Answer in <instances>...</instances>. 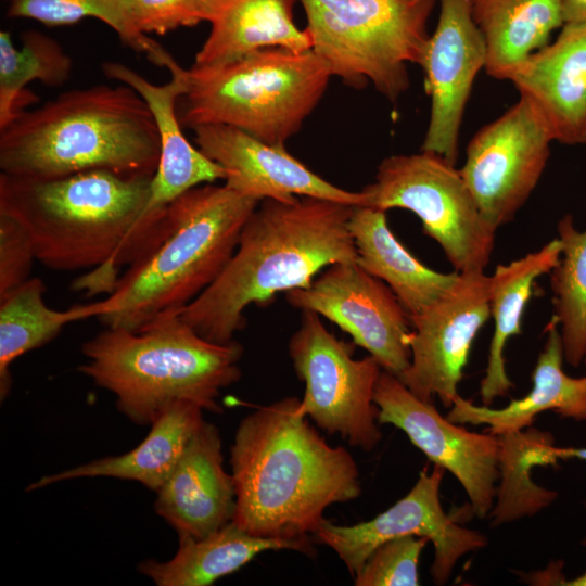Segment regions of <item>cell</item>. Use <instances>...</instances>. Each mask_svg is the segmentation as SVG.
<instances>
[{
    "instance_id": "obj_4",
    "label": "cell",
    "mask_w": 586,
    "mask_h": 586,
    "mask_svg": "<svg viewBox=\"0 0 586 586\" xmlns=\"http://www.w3.org/2000/svg\"><path fill=\"white\" fill-rule=\"evenodd\" d=\"M160 151L149 105L124 84L63 92L0 129L1 173L22 178L89 170L153 176Z\"/></svg>"
},
{
    "instance_id": "obj_12",
    "label": "cell",
    "mask_w": 586,
    "mask_h": 586,
    "mask_svg": "<svg viewBox=\"0 0 586 586\" xmlns=\"http://www.w3.org/2000/svg\"><path fill=\"white\" fill-rule=\"evenodd\" d=\"M444 473L435 464L431 472L424 468L412 488L375 518L354 525L324 520L313 536L337 553L353 577L381 544L405 535L425 537L434 547L432 579L444 585L460 558L487 545L482 533L461 526L444 511L440 495Z\"/></svg>"
},
{
    "instance_id": "obj_19",
    "label": "cell",
    "mask_w": 586,
    "mask_h": 586,
    "mask_svg": "<svg viewBox=\"0 0 586 586\" xmlns=\"http://www.w3.org/2000/svg\"><path fill=\"white\" fill-rule=\"evenodd\" d=\"M103 74L136 90L154 116L160 136V160L151 182V193L141 219L162 215L167 205L189 189L225 180V170L182 132L177 103L188 88V69L175 62L168 71L170 80L156 85L129 66L114 61L101 64Z\"/></svg>"
},
{
    "instance_id": "obj_10",
    "label": "cell",
    "mask_w": 586,
    "mask_h": 586,
    "mask_svg": "<svg viewBox=\"0 0 586 586\" xmlns=\"http://www.w3.org/2000/svg\"><path fill=\"white\" fill-rule=\"evenodd\" d=\"M302 311L289 342L293 367L305 383L302 412L328 434L373 450L382 438L373 400L382 368L370 355L354 359L351 346L326 329L320 315Z\"/></svg>"
},
{
    "instance_id": "obj_5",
    "label": "cell",
    "mask_w": 586,
    "mask_h": 586,
    "mask_svg": "<svg viewBox=\"0 0 586 586\" xmlns=\"http://www.w3.org/2000/svg\"><path fill=\"white\" fill-rule=\"evenodd\" d=\"M259 202L226 184L203 183L180 194L166 207L158 240L118 277L97 319L138 332L180 313L222 272Z\"/></svg>"
},
{
    "instance_id": "obj_27",
    "label": "cell",
    "mask_w": 586,
    "mask_h": 586,
    "mask_svg": "<svg viewBox=\"0 0 586 586\" xmlns=\"http://www.w3.org/2000/svg\"><path fill=\"white\" fill-rule=\"evenodd\" d=\"M472 12L486 43L484 69L500 80L564 25L563 0H473Z\"/></svg>"
},
{
    "instance_id": "obj_26",
    "label": "cell",
    "mask_w": 586,
    "mask_h": 586,
    "mask_svg": "<svg viewBox=\"0 0 586 586\" xmlns=\"http://www.w3.org/2000/svg\"><path fill=\"white\" fill-rule=\"evenodd\" d=\"M561 254L560 240L553 239L537 251L508 264H499L491 277V317L494 332L489 344L487 365L480 383L483 405L508 395L512 382L507 374L505 347L507 342L522 332V317L533 293L536 280L549 273Z\"/></svg>"
},
{
    "instance_id": "obj_17",
    "label": "cell",
    "mask_w": 586,
    "mask_h": 586,
    "mask_svg": "<svg viewBox=\"0 0 586 586\" xmlns=\"http://www.w3.org/2000/svg\"><path fill=\"white\" fill-rule=\"evenodd\" d=\"M193 131L198 149L225 170V184L243 195L283 202L314 196L362 205L360 191L330 183L285 146L268 144L228 125H203Z\"/></svg>"
},
{
    "instance_id": "obj_23",
    "label": "cell",
    "mask_w": 586,
    "mask_h": 586,
    "mask_svg": "<svg viewBox=\"0 0 586 586\" xmlns=\"http://www.w3.org/2000/svg\"><path fill=\"white\" fill-rule=\"evenodd\" d=\"M203 422L201 406L187 400L175 402L150 424V432L133 449L44 475L31 483L27 491L61 481L105 476L136 481L156 493L176 468Z\"/></svg>"
},
{
    "instance_id": "obj_20",
    "label": "cell",
    "mask_w": 586,
    "mask_h": 586,
    "mask_svg": "<svg viewBox=\"0 0 586 586\" xmlns=\"http://www.w3.org/2000/svg\"><path fill=\"white\" fill-rule=\"evenodd\" d=\"M155 511L179 538H201L233 521L235 486L224 468L218 429L204 420L156 492Z\"/></svg>"
},
{
    "instance_id": "obj_1",
    "label": "cell",
    "mask_w": 586,
    "mask_h": 586,
    "mask_svg": "<svg viewBox=\"0 0 586 586\" xmlns=\"http://www.w3.org/2000/svg\"><path fill=\"white\" fill-rule=\"evenodd\" d=\"M153 176L89 170L52 179L0 174V214L17 220L36 258L60 271L91 269L73 283L110 294L123 266L155 241L141 226Z\"/></svg>"
},
{
    "instance_id": "obj_13",
    "label": "cell",
    "mask_w": 586,
    "mask_h": 586,
    "mask_svg": "<svg viewBox=\"0 0 586 586\" xmlns=\"http://www.w3.org/2000/svg\"><path fill=\"white\" fill-rule=\"evenodd\" d=\"M285 298L337 324L382 370L399 379L408 369L410 317L388 285L357 262L327 267L310 286L288 291Z\"/></svg>"
},
{
    "instance_id": "obj_39",
    "label": "cell",
    "mask_w": 586,
    "mask_h": 586,
    "mask_svg": "<svg viewBox=\"0 0 586 586\" xmlns=\"http://www.w3.org/2000/svg\"><path fill=\"white\" fill-rule=\"evenodd\" d=\"M581 544L586 547V537L581 542ZM564 586H586V571L582 574L575 576L574 578H565L562 583Z\"/></svg>"
},
{
    "instance_id": "obj_35",
    "label": "cell",
    "mask_w": 586,
    "mask_h": 586,
    "mask_svg": "<svg viewBox=\"0 0 586 586\" xmlns=\"http://www.w3.org/2000/svg\"><path fill=\"white\" fill-rule=\"evenodd\" d=\"M35 259L26 229L11 216L0 214V297L31 278Z\"/></svg>"
},
{
    "instance_id": "obj_18",
    "label": "cell",
    "mask_w": 586,
    "mask_h": 586,
    "mask_svg": "<svg viewBox=\"0 0 586 586\" xmlns=\"http://www.w3.org/2000/svg\"><path fill=\"white\" fill-rule=\"evenodd\" d=\"M507 80L553 141L586 144V22L564 23L555 41L530 54Z\"/></svg>"
},
{
    "instance_id": "obj_38",
    "label": "cell",
    "mask_w": 586,
    "mask_h": 586,
    "mask_svg": "<svg viewBox=\"0 0 586 586\" xmlns=\"http://www.w3.org/2000/svg\"><path fill=\"white\" fill-rule=\"evenodd\" d=\"M560 459L576 458L586 461V447H559Z\"/></svg>"
},
{
    "instance_id": "obj_40",
    "label": "cell",
    "mask_w": 586,
    "mask_h": 586,
    "mask_svg": "<svg viewBox=\"0 0 586 586\" xmlns=\"http://www.w3.org/2000/svg\"><path fill=\"white\" fill-rule=\"evenodd\" d=\"M584 364L586 365V357H585Z\"/></svg>"
},
{
    "instance_id": "obj_21",
    "label": "cell",
    "mask_w": 586,
    "mask_h": 586,
    "mask_svg": "<svg viewBox=\"0 0 586 586\" xmlns=\"http://www.w3.org/2000/svg\"><path fill=\"white\" fill-rule=\"evenodd\" d=\"M545 331L544 347L532 372L533 386L525 396L495 409L486 405H474L459 395L446 417L461 425H487L488 433L494 435L525 430L544 411L585 421L586 375L571 377L563 370V347L553 319L546 326Z\"/></svg>"
},
{
    "instance_id": "obj_24",
    "label": "cell",
    "mask_w": 586,
    "mask_h": 586,
    "mask_svg": "<svg viewBox=\"0 0 586 586\" xmlns=\"http://www.w3.org/2000/svg\"><path fill=\"white\" fill-rule=\"evenodd\" d=\"M296 0H216L209 34L196 52L194 66H214L265 48L311 49L306 29L293 17Z\"/></svg>"
},
{
    "instance_id": "obj_16",
    "label": "cell",
    "mask_w": 586,
    "mask_h": 586,
    "mask_svg": "<svg viewBox=\"0 0 586 586\" xmlns=\"http://www.w3.org/2000/svg\"><path fill=\"white\" fill-rule=\"evenodd\" d=\"M437 1V25L421 65L431 100L421 150L436 153L456 165L466 106L474 80L486 65L487 49L473 17V0Z\"/></svg>"
},
{
    "instance_id": "obj_33",
    "label": "cell",
    "mask_w": 586,
    "mask_h": 586,
    "mask_svg": "<svg viewBox=\"0 0 586 586\" xmlns=\"http://www.w3.org/2000/svg\"><path fill=\"white\" fill-rule=\"evenodd\" d=\"M429 539L405 535L375 548L356 573V586H418L419 559Z\"/></svg>"
},
{
    "instance_id": "obj_28",
    "label": "cell",
    "mask_w": 586,
    "mask_h": 586,
    "mask_svg": "<svg viewBox=\"0 0 586 586\" xmlns=\"http://www.w3.org/2000/svg\"><path fill=\"white\" fill-rule=\"evenodd\" d=\"M46 285L40 278L26 282L0 297V398L12 386L10 366L20 356L39 348L74 321L98 318L102 304L94 302L58 310L46 305Z\"/></svg>"
},
{
    "instance_id": "obj_36",
    "label": "cell",
    "mask_w": 586,
    "mask_h": 586,
    "mask_svg": "<svg viewBox=\"0 0 586 586\" xmlns=\"http://www.w3.org/2000/svg\"><path fill=\"white\" fill-rule=\"evenodd\" d=\"M564 563L562 561H556L550 563L545 570L520 573V577L523 582L530 585H562L566 578L563 574Z\"/></svg>"
},
{
    "instance_id": "obj_37",
    "label": "cell",
    "mask_w": 586,
    "mask_h": 586,
    "mask_svg": "<svg viewBox=\"0 0 586 586\" xmlns=\"http://www.w3.org/2000/svg\"><path fill=\"white\" fill-rule=\"evenodd\" d=\"M564 23L586 22V0H563Z\"/></svg>"
},
{
    "instance_id": "obj_29",
    "label": "cell",
    "mask_w": 586,
    "mask_h": 586,
    "mask_svg": "<svg viewBox=\"0 0 586 586\" xmlns=\"http://www.w3.org/2000/svg\"><path fill=\"white\" fill-rule=\"evenodd\" d=\"M497 436L499 484L488 514L493 526L534 515L550 506L558 493L535 484L532 469L560 460L559 447L550 433L530 426Z\"/></svg>"
},
{
    "instance_id": "obj_8",
    "label": "cell",
    "mask_w": 586,
    "mask_h": 586,
    "mask_svg": "<svg viewBox=\"0 0 586 586\" xmlns=\"http://www.w3.org/2000/svg\"><path fill=\"white\" fill-rule=\"evenodd\" d=\"M311 50L349 87L368 82L396 102L422 65L437 0H300Z\"/></svg>"
},
{
    "instance_id": "obj_15",
    "label": "cell",
    "mask_w": 586,
    "mask_h": 586,
    "mask_svg": "<svg viewBox=\"0 0 586 586\" xmlns=\"http://www.w3.org/2000/svg\"><path fill=\"white\" fill-rule=\"evenodd\" d=\"M456 284L410 319L411 359L399 380L419 398L437 396L450 408L472 343L491 317V277L484 270L459 272Z\"/></svg>"
},
{
    "instance_id": "obj_6",
    "label": "cell",
    "mask_w": 586,
    "mask_h": 586,
    "mask_svg": "<svg viewBox=\"0 0 586 586\" xmlns=\"http://www.w3.org/2000/svg\"><path fill=\"white\" fill-rule=\"evenodd\" d=\"M79 371L111 392L117 409L150 425L170 404L187 400L221 412L220 391L241 378L242 345L198 334L180 313L163 315L140 331L105 328L85 342Z\"/></svg>"
},
{
    "instance_id": "obj_11",
    "label": "cell",
    "mask_w": 586,
    "mask_h": 586,
    "mask_svg": "<svg viewBox=\"0 0 586 586\" xmlns=\"http://www.w3.org/2000/svg\"><path fill=\"white\" fill-rule=\"evenodd\" d=\"M552 141L544 122L521 97L469 141L460 173L495 228L512 221L537 187Z\"/></svg>"
},
{
    "instance_id": "obj_7",
    "label": "cell",
    "mask_w": 586,
    "mask_h": 586,
    "mask_svg": "<svg viewBox=\"0 0 586 586\" xmlns=\"http://www.w3.org/2000/svg\"><path fill=\"white\" fill-rule=\"evenodd\" d=\"M332 72L311 49L265 48L238 60L188 69L179 99L182 128L228 125L285 146L323 97Z\"/></svg>"
},
{
    "instance_id": "obj_3",
    "label": "cell",
    "mask_w": 586,
    "mask_h": 586,
    "mask_svg": "<svg viewBox=\"0 0 586 586\" xmlns=\"http://www.w3.org/2000/svg\"><path fill=\"white\" fill-rule=\"evenodd\" d=\"M355 206L314 196L262 200L222 272L180 317L211 342L233 341L245 324L249 305L308 288L333 264L357 262L348 226Z\"/></svg>"
},
{
    "instance_id": "obj_9",
    "label": "cell",
    "mask_w": 586,
    "mask_h": 586,
    "mask_svg": "<svg viewBox=\"0 0 586 586\" xmlns=\"http://www.w3.org/2000/svg\"><path fill=\"white\" fill-rule=\"evenodd\" d=\"M360 193V206L417 215L423 233L441 246L455 271L488 265L497 228L483 216L460 169L445 157L422 150L387 156Z\"/></svg>"
},
{
    "instance_id": "obj_32",
    "label": "cell",
    "mask_w": 586,
    "mask_h": 586,
    "mask_svg": "<svg viewBox=\"0 0 586 586\" xmlns=\"http://www.w3.org/2000/svg\"><path fill=\"white\" fill-rule=\"evenodd\" d=\"M9 3L10 18L64 26L93 17L110 26L125 46L145 53L155 65L167 68L175 60L160 43L137 30L131 0H12Z\"/></svg>"
},
{
    "instance_id": "obj_14",
    "label": "cell",
    "mask_w": 586,
    "mask_h": 586,
    "mask_svg": "<svg viewBox=\"0 0 586 586\" xmlns=\"http://www.w3.org/2000/svg\"><path fill=\"white\" fill-rule=\"evenodd\" d=\"M373 400L380 424L405 432L435 466L449 471L469 497L473 513L486 518L499 477L498 436L476 433L443 417L433 403L416 396L397 377L382 370Z\"/></svg>"
},
{
    "instance_id": "obj_25",
    "label": "cell",
    "mask_w": 586,
    "mask_h": 586,
    "mask_svg": "<svg viewBox=\"0 0 586 586\" xmlns=\"http://www.w3.org/2000/svg\"><path fill=\"white\" fill-rule=\"evenodd\" d=\"M268 550H294L306 556L316 552L310 537L255 536L231 521L207 536L179 538L178 550L171 559L146 560L138 565V570L157 586H208Z\"/></svg>"
},
{
    "instance_id": "obj_31",
    "label": "cell",
    "mask_w": 586,
    "mask_h": 586,
    "mask_svg": "<svg viewBox=\"0 0 586 586\" xmlns=\"http://www.w3.org/2000/svg\"><path fill=\"white\" fill-rule=\"evenodd\" d=\"M561 254L549 272L553 317L561 336L564 360L572 367L586 357V229L575 226L572 215L557 225Z\"/></svg>"
},
{
    "instance_id": "obj_34",
    "label": "cell",
    "mask_w": 586,
    "mask_h": 586,
    "mask_svg": "<svg viewBox=\"0 0 586 586\" xmlns=\"http://www.w3.org/2000/svg\"><path fill=\"white\" fill-rule=\"evenodd\" d=\"M216 0H131L137 30L165 35L180 27L208 22Z\"/></svg>"
},
{
    "instance_id": "obj_22",
    "label": "cell",
    "mask_w": 586,
    "mask_h": 586,
    "mask_svg": "<svg viewBox=\"0 0 586 586\" xmlns=\"http://www.w3.org/2000/svg\"><path fill=\"white\" fill-rule=\"evenodd\" d=\"M348 226L357 264L388 285L410 319L443 297L459 279L458 271L433 270L403 246L387 225L385 211L357 205Z\"/></svg>"
},
{
    "instance_id": "obj_30",
    "label": "cell",
    "mask_w": 586,
    "mask_h": 586,
    "mask_svg": "<svg viewBox=\"0 0 586 586\" xmlns=\"http://www.w3.org/2000/svg\"><path fill=\"white\" fill-rule=\"evenodd\" d=\"M21 39L17 48L9 31H0V129L36 101L25 89L27 84L38 80L59 87L69 79L73 68L72 58L54 38L29 29Z\"/></svg>"
},
{
    "instance_id": "obj_41",
    "label": "cell",
    "mask_w": 586,
    "mask_h": 586,
    "mask_svg": "<svg viewBox=\"0 0 586 586\" xmlns=\"http://www.w3.org/2000/svg\"><path fill=\"white\" fill-rule=\"evenodd\" d=\"M5 1H9V2H11L12 0H5Z\"/></svg>"
},
{
    "instance_id": "obj_2",
    "label": "cell",
    "mask_w": 586,
    "mask_h": 586,
    "mask_svg": "<svg viewBox=\"0 0 586 586\" xmlns=\"http://www.w3.org/2000/svg\"><path fill=\"white\" fill-rule=\"evenodd\" d=\"M230 466L237 496L233 522L255 536L309 537L329 506L361 493L353 456L318 434L296 397L258 407L241 420Z\"/></svg>"
}]
</instances>
